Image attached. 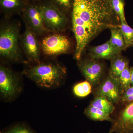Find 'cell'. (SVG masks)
<instances>
[{"label": "cell", "mask_w": 133, "mask_h": 133, "mask_svg": "<svg viewBox=\"0 0 133 133\" xmlns=\"http://www.w3.org/2000/svg\"><path fill=\"white\" fill-rule=\"evenodd\" d=\"M39 5L42 12L44 25L48 32L58 33L64 31L68 21L65 13L49 1Z\"/></svg>", "instance_id": "5b68a950"}, {"label": "cell", "mask_w": 133, "mask_h": 133, "mask_svg": "<svg viewBox=\"0 0 133 133\" xmlns=\"http://www.w3.org/2000/svg\"><path fill=\"white\" fill-rule=\"evenodd\" d=\"M37 36L26 26L24 32L20 37V42L23 51L27 59L33 63L40 62L41 45Z\"/></svg>", "instance_id": "ba28073f"}, {"label": "cell", "mask_w": 133, "mask_h": 133, "mask_svg": "<svg viewBox=\"0 0 133 133\" xmlns=\"http://www.w3.org/2000/svg\"><path fill=\"white\" fill-rule=\"evenodd\" d=\"M120 28L124 36L127 47H131L133 43V29L131 28L127 23H120Z\"/></svg>", "instance_id": "7402d4cb"}, {"label": "cell", "mask_w": 133, "mask_h": 133, "mask_svg": "<svg viewBox=\"0 0 133 133\" xmlns=\"http://www.w3.org/2000/svg\"><path fill=\"white\" fill-rule=\"evenodd\" d=\"M30 0H0L1 12L6 18L21 14Z\"/></svg>", "instance_id": "7c38bea8"}, {"label": "cell", "mask_w": 133, "mask_h": 133, "mask_svg": "<svg viewBox=\"0 0 133 133\" xmlns=\"http://www.w3.org/2000/svg\"><path fill=\"white\" fill-rule=\"evenodd\" d=\"M118 80L122 95L123 93L131 86V71L129 66H127L122 72Z\"/></svg>", "instance_id": "ffe728a7"}, {"label": "cell", "mask_w": 133, "mask_h": 133, "mask_svg": "<svg viewBox=\"0 0 133 133\" xmlns=\"http://www.w3.org/2000/svg\"><path fill=\"white\" fill-rule=\"evenodd\" d=\"M90 105L110 114L115 109L114 104L103 96H95Z\"/></svg>", "instance_id": "e0dca14e"}, {"label": "cell", "mask_w": 133, "mask_h": 133, "mask_svg": "<svg viewBox=\"0 0 133 133\" xmlns=\"http://www.w3.org/2000/svg\"><path fill=\"white\" fill-rule=\"evenodd\" d=\"M71 12L76 43L74 57L78 61L88 43L100 33L120 24L111 0H73Z\"/></svg>", "instance_id": "6da1fadb"}, {"label": "cell", "mask_w": 133, "mask_h": 133, "mask_svg": "<svg viewBox=\"0 0 133 133\" xmlns=\"http://www.w3.org/2000/svg\"><path fill=\"white\" fill-rule=\"evenodd\" d=\"M3 131L4 133H37L28 124L22 122L13 124Z\"/></svg>", "instance_id": "d6986e66"}, {"label": "cell", "mask_w": 133, "mask_h": 133, "mask_svg": "<svg viewBox=\"0 0 133 133\" xmlns=\"http://www.w3.org/2000/svg\"><path fill=\"white\" fill-rule=\"evenodd\" d=\"M27 26L36 35L48 32L45 28L42 12L39 5L29 3L21 13Z\"/></svg>", "instance_id": "8992f818"}, {"label": "cell", "mask_w": 133, "mask_h": 133, "mask_svg": "<svg viewBox=\"0 0 133 133\" xmlns=\"http://www.w3.org/2000/svg\"><path fill=\"white\" fill-rule=\"evenodd\" d=\"M30 1H39V0H30Z\"/></svg>", "instance_id": "484cf974"}, {"label": "cell", "mask_w": 133, "mask_h": 133, "mask_svg": "<svg viewBox=\"0 0 133 133\" xmlns=\"http://www.w3.org/2000/svg\"><path fill=\"white\" fill-rule=\"evenodd\" d=\"M120 122L129 132L133 133V102L127 104L119 112Z\"/></svg>", "instance_id": "5bb4252c"}, {"label": "cell", "mask_w": 133, "mask_h": 133, "mask_svg": "<svg viewBox=\"0 0 133 133\" xmlns=\"http://www.w3.org/2000/svg\"><path fill=\"white\" fill-rule=\"evenodd\" d=\"M131 74V86H133V67H131L130 68Z\"/></svg>", "instance_id": "cb8c5ba5"}, {"label": "cell", "mask_w": 133, "mask_h": 133, "mask_svg": "<svg viewBox=\"0 0 133 133\" xmlns=\"http://www.w3.org/2000/svg\"><path fill=\"white\" fill-rule=\"evenodd\" d=\"M92 87L91 84L86 80L77 83L73 87V93L78 97H85L91 92Z\"/></svg>", "instance_id": "ac0fdd59"}, {"label": "cell", "mask_w": 133, "mask_h": 133, "mask_svg": "<svg viewBox=\"0 0 133 133\" xmlns=\"http://www.w3.org/2000/svg\"><path fill=\"white\" fill-rule=\"evenodd\" d=\"M64 13L72 10L73 0H49Z\"/></svg>", "instance_id": "603a6c76"}, {"label": "cell", "mask_w": 133, "mask_h": 133, "mask_svg": "<svg viewBox=\"0 0 133 133\" xmlns=\"http://www.w3.org/2000/svg\"><path fill=\"white\" fill-rule=\"evenodd\" d=\"M0 133H4V132H3V131H0Z\"/></svg>", "instance_id": "d4e9b609"}, {"label": "cell", "mask_w": 133, "mask_h": 133, "mask_svg": "<svg viewBox=\"0 0 133 133\" xmlns=\"http://www.w3.org/2000/svg\"><path fill=\"white\" fill-rule=\"evenodd\" d=\"M22 83L19 76L12 69L1 64L0 66V96L3 100L11 102L21 92Z\"/></svg>", "instance_id": "277c9868"}, {"label": "cell", "mask_w": 133, "mask_h": 133, "mask_svg": "<svg viewBox=\"0 0 133 133\" xmlns=\"http://www.w3.org/2000/svg\"><path fill=\"white\" fill-rule=\"evenodd\" d=\"M84 114L89 118L94 121H107L111 123L113 121V118L110 116L111 114L90 105L85 109Z\"/></svg>", "instance_id": "9a60e30c"}, {"label": "cell", "mask_w": 133, "mask_h": 133, "mask_svg": "<svg viewBox=\"0 0 133 133\" xmlns=\"http://www.w3.org/2000/svg\"><path fill=\"white\" fill-rule=\"evenodd\" d=\"M121 51L115 48L110 41L101 45L90 49L89 54L93 59H111L117 55H121Z\"/></svg>", "instance_id": "8fae6325"}, {"label": "cell", "mask_w": 133, "mask_h": 133, "mask_svg": "<svg viewBox=\"0 0 133 133\" xmlns=\"http://www.w3.org/2000/svg\"><path fill=\"white\" fill-rule=\"evenodd\" d=\"M95 95L105 97L114 104H118L122 96L119 80L108 75L100 83L95 91Z\"/></svg>", "instance_id": "30bf717a"}, {"label": "cell", "mask_w": 133, "mask_h": 133, "mask_svg": "<svg viewBox=\"0 0 133 133\" xmlns=\"http://www.w3.org/2000/svg\"><path fill=\"white\" fill-rule=\"evenodd\" d=\"M119 26L109 29L111 37L109 41L115 48L122 52V51L125 50L127 47Z\"/></svg>", "instance_id": "2e32d148"}, {"label": "cell", "mask_w": 133, "mask_h": 133, "mask_svg": "<svg viewBox=\"0 0 133 133\" xmlns=\"http://www.w3.org/2000/svg\"><path fill=\"white\" fill-rule=\"evenodd\" d=\"M132 46H133V44H132Z\"/></svg>", "instance_id": "4316f807"}, {"label": "cell", "mask_w": 133, "mask_h": 133, "mask_svg": "<svg viewBox=\"0 0 133 133\" xmlns=\"http://www.w3.org/2000/svg\"><path fill=\"white\" fill-rule=\"evenodd\" d=\"M20 30L19 24L14 22H5L1 26L0 55L10 62H19L22 59L19 46Z\"/></svg>", "instance_id": "3957f363"}, {"label": "cell", "mask_w": 133, "mask_h": 133, "mask_svg": "<svg viewBox=\"0 0 133 133\" xmlns=\"http://www.w3.org/2000/svg\"><path fill=\"white\" fill-rule=\"evenodd\" d=\"M44 54L50 56L65 54L70 48V43L65 36L55 33L43 38L41 44Z\"/></svg>", "instance_id": "52a82bcc"}, {"label": "cell", "mask_w": 133, "mask_h": 133, "mask_svg": "<svg viewBox=\"0 0 133 133\" xmlns=\"http://www.w3.org/2000/svg\"><path fill=\"white\" fill-rule=\"evenodd\" d=\"M111 2L113 9L119 17L120 23H127L125 17L124 0H111Z\"/></svg>", "instance_id": "44dd1931"}, {"label": "cell", "mask_w": 133, "mask_h": 133, "mask_svg": "<svg viewBox=\"0 0 133 133\" xmlns=\"http://www.w3.org/2000/svg\"><path fill=\"white\" fill-rule=\"evenodd\" d=\"M78 65L86 81L92 87L99 84L104 73V65L102 63L91 58L79 60Z\"/></svg>", "instance_id": "9c48e42d"}, {"label": "cell", "mask_w": 133, "mask_h": 133, "mask_svg": "<svg viewBox=\"0 0 133 133\" xmlns=\"http://www.w3.org/2000/svg\"><path fill=\"white\" fill-rule=\"evenodd\" d=\"M111 65L109 75L115 79L119 80L122 72L129 66L128 59L121 55H117L110 59Z\"/></svg>", "instance_id": "4fadbf2b"}, {"label": "cell", "mask_w": 133, "mask_h": 133, "mask_svg": "<svg viewBox=\"0 0 133 133\" xmlns=\"http://www.w3.org/2000/svg\"><path fill=\"white\" fill-rule=\"evenodd\" d=\"M24 73L36 85L50 90L61 86L66 76V70L59 64L40 62L26 69Z\"/></svg>", "instance_id": "7a4b0ae2"}]
</instances>
